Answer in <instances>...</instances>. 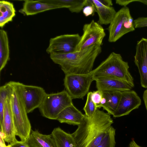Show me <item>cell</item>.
Instances as JSON below:
<instances>
[{
	"instance_id": "obj_1",
	"label": "cell",
	"mask_w": 147,
	"mask_h": 147,
	"mask_svg": "<svg viewBox=\"0 0 147 147\" xmlns=\"http://www.w3.org/2000/svg\"><path fill=\"white\" fill-rule=\"evenodd\" d=\"M113 121L111 115L97 109L89 117L85 116L71 134L79 147H95L102 141Z\"/></svg>"
},
{
	"instance_id": "obj_2",
	"label": "cell",
	"mask_w": 147,
	"mask_h": 147,
	"mask_svg": "<svg viewBox=\"0 0 147 147\" xmlns=\"http://www.w3.org/2000/svg\"><path fill=\"white\" fill-rule=\"evenodd\" d=\"M102 51L101 46L95 45L83 50L65 54L51 53L50 57L59 65L65 75L89 74L95 61Z\"/></svg>"
},
{
	"instance_id": "obj_3",
	"label": "cell",
	"mask_w": 147,
	"mask_h": 147,
	"mask_svg": "<svg viewBox=\"0 0 147 147\" xmlns=\"http://www.w3.org/2000/svg\"><path fill=\"white\" fill-rule=\"evenodd\" d=\"M129 68L128 63L123 60L120 54L112 52L90 74L93 79L101 77L116 78L125 81L134 87V78Z\"/></svg>"
},
{
	"instance_id": "obj_4",
	"label": "cell",
	"mask_w": 147,
	"mask_h": 147,
	"mask_svg": "<svg viewBox=\"0 0 147 147\" xmlns=\"http://www.w3.org/2000/svg\"><path fill=\"white\" fill-rule=\"evenodd\" d=\"M10 98L16 136L26 142L31 132V125L27 113L18 93L15 81H11Z\"/></svg>"
},
{
	"instance_id": "obj_5",
	"label": "cell",
	"mask_w": 147,
	"mask_h": 147,
	"mask_svg": "<svg viewBox=\"0 0 147 147\" xmlns=\"http://www.w3.org/2000/svg\"><path fill=\"white\" fill-rule=\"evenodd\" d=\"M73 104L72 99L64 90L57 93H47L38 109L43 117L57 120L60 113Z\"/></svg>"
},
{
	"instance_id": "obj_6",
	"label": "cell",
	"mask_w": 147,
	"mask_h": 147,
	"mask_svg": "<svg viewBox=\"0 0 147 147\" xmlns=\"http://www.w3.org/2000/svg\"><path fill=\"white\" fill-rule=\"evenodd\" d=\"M93 77L86 74H71L65 75L64 85L65 90L72 98L83 99L88 92Z\"/></svg>"
},
{
	"instance_id": "obj_7",
	"label": "cell",
	"mask_w": 147,
	"mask_h": 147,
	"mask_svg": "<svg viewBox=\"0 0 147 147\" xmlns=\"http://www.w3.org/2000/svg\"><path fill=\"white\" fill-rule=\"evenodd\" d=\"M15 84L19 96L28 113L38 108L47 94L41 87L24 84L19 82Z\"/></svg>"
},
{
	"instance_id": "obj_8",
	"label": "cell",
	"mask_w": 147,
	"mask_h": 147,
	"mask_svg": "<svg viewBox=\"0 0 147 147\" xmlns=\"http://www.w3.org/2000/svg\"><path fill=\"white\" fill-rule=\"evenodd\" d=\"M83 31V34L75 51L94 45L101 46L106 33L101 25L93 20L90 23L84 25Z\"/></svg>"
},
{
	"instance_id": "obj_9",
	"label": "cell",
	"mask_w": 147,
	"mask_h": 147,
	"mask_svg": "<svg viewBox=\"0 0 147 147\" xmlns=\"http://www.w3.org/2000/svg\"><path fill=\"white\" fill-rule=\"evenodd\" d=\"M80 38L78 34H63L51 38L46 52L49 54H65L75 52Z\"/></svg>"
},
{
	"instance_id": "obj_10",
	"label": "cell",
	"mask_w": 147,
	"mask_h": 147,
	"mask_svg": "<svg viewBox=\"0 0 147 147\" xmlns=\"http://www.w3.org/2000/svg\"><path fill=\"white\" fill-rule=\"evenodd\" d=\"M121 99L117 108L113 115L119 117L129 115L133 110L138 109L141 100L134 90H130L121 92Z\"/></svg>"
},
{
	"instance_id": "obj_11",
	"label": "cell",
	"mask_w": 147,
	"mask_h": 147,
	"mask_svg": "<svg viewBox=\"0 0 147 147\" xmlns=\"http://www.w3.org/2000/svg\"><path fill=\"white\" fill-rule=\"evenodd\" d=\"M134 62L140 76L141 86L147 88V39L142 38L137 42Z\"/></svg>"
},
{
	"instance_id": "obj_12",
	"label": "cell",
	"mask_w": 147,
	"mask_h": 147,
	"mask_svg": "<svg viewBox=\"0 0 147 147\" xmlns=\"http://www.w3.org/2000/svg\"><path fill=\"white\" fill-rule=\"evenodd\" d=\"M10 94L6 98L4 104L3 122L2 125L0 126V129L5 135L4 141L12 145L18 140L16 137V131L11 102Z\"/></svg>"
},
{
	"instance_id": "obj_13",
	"label": "cell",
	"mask_w": 147,
	"mask_h": 147,
	"mask_svg": "<svg viewBox=\"0 0 147 147\" xmlns=\"http://www.w3.org/2000/svg\"><path fill=\"white\" fill-rule=\"evenodd\" d=\"M130 14L129 8L123 7L116 13L107 29L109 31L108 41L110 42H116L124 35V23Z\"/></svg>"
},
{
	"instance_id": "obj_14",
	"label": "cell",
	"mask_w": 147,
	"mask_h": 147,
	"mask_svg": "<svg viewBox=\"0 0 147 147\" xmlns=\"http://www.w3.org/2000/svg\"><path fill=\"white\" fill-rule=\"evenodd\" d=\"M88 5L94 7L98 16V23L100 25L110 24L117 12L112 6L111 0H87Z\"/></svg>"
},
{
	"instance_id": "obj_15",
	"label": "cell",
	"mask_w": 147,
	"mask_h": 147,
	"mask_svg": "<svg viewBox=\"0 0 147 147\" xmlns=\"http://www.w3.org/2000/svg\"><path fill=\"white\" fill-rule=\"evenodd\" d=\"M93 80L96 82L97 89L102 91L122 92L131 90L134 87L129 83L116 78L101 77L94 78Z\"/></svg>"
},
{
	"instance_id": "obj_16",
	"label": "cell",
	"mask_w": 147,
	"mask_h": 147,
	"mask_svg": "<svg viewBox=\"0 0 147 147\" xmlns=\"http://www.w3.org/2000/svg\"><path fill=\"white\" fill-rule=\"evenodd\" d=\"M61 7L57 5L50 3L41 1L40 0L24 1L23 8L19 12L24 15H35L47 10L61 8Z\"/></svg>"
},
{
	"instance_id": "obj_17",
	"label": "cell",
	"mask_w": 147,
	"mask_h": 147,
	"mask_svg": "<svg viewBox=\"0 0 147 147\" xmlns=\"http://www.w3.org/2000/svg\"><path fill=\"white\" fill-rule=\"evenodd\" d=\"M83 114L73 104L67 107L59 114L57 120L61 123L79 125L84 119Z\"/></svg>"
},
{
	"instance_id": "obj_18",
	"label": "cell",
	"mask_w": 147,
	"mask_h": 147,
	"mask_svg": "<svg viewBox=\"0 0 147 147\" xmlns=\"http://www.w3.org/2000/svg\"><path fill=\"white\" fill-rule=\"evenodd\" d=\"M30 147H57L51 134H42L38 130H32L26 141Z\"/></svg>"
},
{
	"instance_id": "obj_19",
	"label": "cell",
	"mask_w": 147,
	"mask_h": 147,
	"mask_svg": "<svg viewBox=\"0 0 147 147\" xmlns=\"http://www.w3.org/2000/svg\"><path fill=\"white\" fill-rule=\"evenodd\" d=\"M51 134L57 147H79L71 134L65 132L59 127L54 128Z\"/></svg>"
},
{
	"instance_id": "obj_20",
	"label": "cell",
	"mask_w": 147,
	"mask_h": 147,
	"mask_svg": "<svg viewBox=\"0 0 147 147\" xmlns=\"http://www.w3.org/2000/svg\"><path fill=\"white\" fill-rule=\"evenodd\" d=\"M102 92L106 99L105 103L102 107L107 113L113 115L118 106L121 96V92L115 91Z\"/></svg>"
},
{
	"instance_id": "obj_21",
	"label": "cell",
	"mask_w": 147,
	"mask_h": 147,
	"mask_svg": "<svg viewBox=\"0 0 147 147\" xmlns=\"http://www.w3.org/2000/svg\"><path fill=\"white\" fill-rule=\"evenodd\" d=\"M41 1L60 6L61 8H68L72 13H79L88 5L87 0H41Z\"/></svg>"
},
{
	"instance_id": "obj_22",
	"label": "cell",
	"mask_w": 147,
	"mask_h": 147,
	"mask_svg": "<svg viewBox=\"0 0 147 147\" xmlns=\"http://www.w3.org/2000/svg\"><path fill=\"white\" fill-rule=\"evenodd\" d=\"M9 60V49L8 38L7 32L0 30V71L5 67Z\"/></svg>"
},
{
	"instance_id": "obj_23",
	"label": "cell",
	"mask_w": 147,
	"mask_h": 147,
	"mask_svg": "<svg viewBox=\"0 0 147 147\" xmlns=\"http://www.w3.org/2000/svg\"><path fill=\"white\" fill-rule=\"evenodd\" d=\"M16 11L12 3L4 0L0 1L1 28H3L6 23L12 20L16 15Z\"/></svg>"
},
{
	"instance_id": "obj_24",
	"label": "cell",
	"mask_w": 147,
	"mask_h": 147,
	"mask_svg": "<svg viewBox=\"0 0 147 147\" xmlns=\"http://www.w3.org/2000/svg\"><path fill=\"white\" fill-rule=\"evenodd\" d=\"M11 90V86L9 82L0 87V124H2L3 117L4 104L6 98L9 95Z\"/></svg>"
},
{
	"instance_id": "obj_25",
	"label": "cell",
	"mask_w": 147,
	"mask_h": 147,
	"mask_svg": "<svg viewBox=\"0 0 147 147\" xmlns=\"http://www.w3.org/2000/svg\"><path fill=\"white\" fill-rule=\"evenodd\" d=\"M115 129L112 126L101 142L95 147H115Z\"/></svg>"
},
{
	"instance_id": "obj_26",
	"label": "cell",
	"mask_w": 147,
	"mask_h": 147,
	"mask_svg": "<svg viewBox=\"0 0 147 147\" xmlns=\"http://www.w3.org/2000/svg\"><path fill=\"white\" fill-rule=\"evenodd\" d=\"M92 92H88L87 94L86 101L83 110L85 115L88 117L92 116L97 109L92 99Z\"/></svg>"
},
{
	"instance_id": "obj_27",
	"label": "cell",
	"mask_w": 147,
	"mask_h": 147,
	"mask_svg": "<svg viewBox=\"0 0 147 147\" xmlns=\"http://www.w3.org/2000/svg\"><path fill=\"white\" fill-rule=\"evenodd\" d=\"M92 99L96 108L100 109L102 107L101 101L103 97L102 91L97 90L92 92Z\"/></svg>"
},
{
	"instance_id": "obj_28",
	"label": "cell",
	"mask_w": 147,
	"mask_h": 147,
	"mask_svg": "<svg viewBox=\"0 0 147 147\" xmlns=\"http://www.w3.org/2000/svg\"><path fill=\"white\" fill-rule=\"evenodd\" d=\"M135 28L147 27V17H140L134 20Z\"/></svg>"
},
{
	"instance_id": "obj_29",
	"label": "cell",
	"mask_w": 147,
	"mask_h": 147,
	"mask_svg": "<svg viewBox=\"0 0 147 147\" xmlns=\"http://www.w3.org/2000/svg\"><path fill=\"white\" fill-rule=\"evenodd\" d=\"M82 11L86 17L93 16L96 12L94 7L91 5H88L85 6L82 9Z\"/></svg>"
},
{
	"instance_id": "obj_30",
	"label": "cell",
	"mask_w": 147,
	"mask_h": 147,
	"mask_svg": "<svg viewBox=\"0 0 147 147\" xmlns=\"http://www.w3.org/2000/svg\"><path fill=\"white\" fill-rule=\"evenodd\" d=\"M136 1V0H116L115 1V2L116 4L123 7H126L127 5L131 3Z\"/></svg>"
},
{
	"instance_id": "obj_31",
	"label": "cell",
	"mask_w": 147,
	"mask_h": 147,
	"mask_svg": "<svg viewBox=\"0 0 147 147\" xmlns=\"http://www.w3.org/2000/svg\"><path fill=\"white\" fill-rule=\"evenodd\" d=\"M12 147H30L26 142L18 141L14 144L11 145Z\"/></svg>"
},
{
	"instance_id": "obj_32",
	"label": "cell",
	"mask_w": 147,
	"mask_h": 147,
	"mask_svg": "<svg viewBox=\"0 0 147 147\" xmlns=\"http://www.w3.org/2000/svg\"><path fill=\"white\" fill-rule=\"evenodd\" d=\"M143 98L147 112V88L143 92Z\"/></svg>"
},
{
	"instance_id": "obj_33",
	"label": "cell",
	"mask_w": 147,
	"mask_h": 147,
	"mask_svg": "<svg viewBox=\"0 0 147 147\" xmlns=\"http://www.w3.org/2000/svg\"><path fill=\"white\" fill-rule=\"evenodd\" d=\"M128 147H143L138 145L134 140H132L130 143Z\"/></svg>"
},
{
	"instance_id": "obj_34",
	"label": "cell",
	"mask_w": 147,
	"mask_h": 147,
	"mask_svg": "<svg viewBox=\"0 0 147 147\" xmlns=\"http://www.w3.org/2000/svg\"><path fill=\"white\" fill-rule=\"evenodd\" d=\"M136 2H138L142 3L147 5V0H136Z\"/></svg>"
},
{
	"instance_id": "obj_35",
	"label": "cell",
	"mask_w": 147,
	"mask_h": 147,
	"mask_svg": "<svg viewBox=\"0 0 147 147\" xmlns=\"http://www.w3.org/2000/svg\"><path fill=\"white\" fill-rule=\"evenodd\" d=\"M5 147H12L11 144H9L7 145H5Z\"/></svg>"
}]
</instances>
